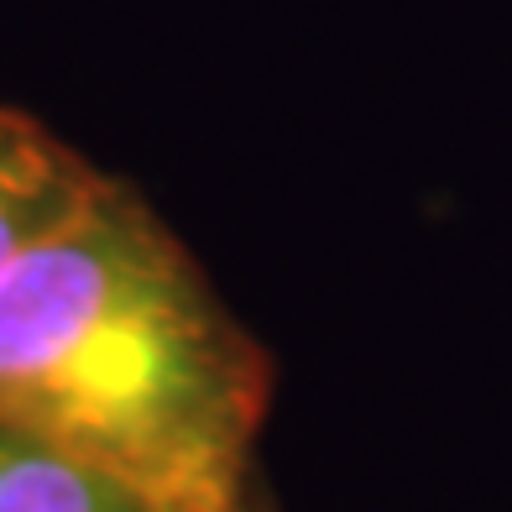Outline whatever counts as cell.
Listing matches in <instances>:
<instances>
[{
  "instance_id": "7a4b0ae2",
  "label": "cell",
  "mask_w": 512,
  "mask_h": 512,
  "mask_svg": "<svg viewBox=\"0 0 512 512\" xmlns=\"http://www.w3.org/2000/svg\"><path fill=\"white\" fill-rule=\"evenodd\" d=\"M0 512H152L100 465L16 424H0Z\"/></svg>"
},
{
  "instance_id": "6da1fadb",
  "label": "cell",
  "mask_w": 512,
  "mask_h": 512,
  "mask_svg": "<svg viewBox=\"0 0 512 512\" xmlns=\"http://www.w3.org/2000/svg\"><path fill=\"white\" fill-rule=\"evenodd\" d=\"M0 424L152 512H241L236 356L168 241L95 183L0 267Z\"/></svg>"
},
{
  "instance_id": "3957f363",
  "label": "cell",
  "mask_w": 512,
  "mask_h": 512,
  "mask_svg": "<svg viewBox=\"0 0 512 512\" xmlns=\"http://www.w3.org/2000/svg\"><path fill=\"white\" fill-rule=\"evenodd\" d=\"M89 183L32 126L0 115V267L48 230Z\"/></svg>"
}]
</instances>
